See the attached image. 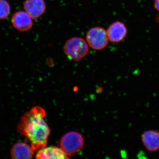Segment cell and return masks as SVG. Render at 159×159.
Masks as SVG:
<instances>
[{
    "instance_id": "6da1fadb",
    "label": "cell",
    "mask_w": 159,
    "mask_h": 159,
    "mask_svg": "<svg viewBox=\"0 0 159 159\" xmlns=\"http://www.w3.org/2000/svg\"><path fill=\"white\" fill-rule=\"evenodd\" d=\"M46 116L43 107H34L26 112L18 123V132L29 139L34 152L44 148L48 144L51 129L45 121Z\"/></svg>"
},
{
    "instance_id": "7a4b0ae2",
    "label": "cell",
    "mask_w": 159,
    "mask_h": 159,
    "mask_svg": "<svg viewBox=\"0 0 159 159\" xmlns=\"http://www.w3.org/2000/svg\"><path fill=\"white\" fill-rule=\"evenodd\" d=\"M63 50L70 59L79 61L88 54L89 45L82 38L73 37L66 42Z\"/></svg>"
},
{
    "instance_id": "3957f363",
    "label": "cell",
    "mask_w": 159,
    "mask_h": 159,
    "mask_svg": "<svg viewBox=\"0 0 159 159\" xmlns=\"http://www.w3.org/2000/svg\"><path fill=\"white\" fill-rule=\"evenodd\" d=\"M84 144L83 138L80 134L70 131L61 137L60 146L68 156H72L82 149Z\"/></svg>"
},
{
    "instance_id": "277c9868",
    "label": "cell",
    "mask_w": 159,
    "mask_h": 159,
    "mask_svg": "<svg viewBox=\"0 0 159 159\" xmlns=\"http://www.w3.org/2000/svg\"><path fill=\"white\" fill-rule=\"evenodd\" d=\"M87 43L93 50L100 51L105 48L108 43L107 31L101 27L92 28L87 33Z\"/></svg>"
},
{
    "instance_id": "5b68a950",
    "label": "cell",
    "mask_w": 159,
    "mask_h": 159,
    "mask_svg": "<svg viewBox=\"0 0 159 159\" xmlns=\"http://www.w3.org/2000/svg\"><path fill=\"white\" fill-rule=\"evenodd\" d=\"M32 20L33 19L25 11H19L12 15L11 23L15 29L18 31L25 32L32 28Z\"/></svg>"
},
{
    "instance_id": "8992f818",
    "label": "cell",
    "mask_w": 159,
    "mask_h": 159,
    "mask_svg": "<svg viewBox=\"0 0 159 159\" xmlns=\"http://www.w3.org/2000/svg\"><path fill=\"white\" fill-rule=\"evenodd\" d=\"M23 6L25 11L33 19L39 18L45 12L46 5L44 0H25Z\"/></svg>"
},
{
    "instance_id": "52a82bcc",
    "label": "cell",
    "mask_w": 159,
    "mask_h": 159,
    "mask_svg": "<svg viewBox=\"0 0 159 159\" xmlns=\"http://www.w3.org/2000/svg\"><path fill=\"white\" fill-rule=\"evenodd\" d=\"M107 31L110 41L112 43L120 42L126 36L127 29L124 23L116 21L109 26Z\"/></svg>"
},
{
    "instance_id": "ba28073f",
    "label": "cell",
    "mask_w": 159,
    "mask_h": 159,
    "mask_svg": "<svg viewBox=\"0 0 159 159\" xmlns=\"http://www.w3.org/2000/svg\"><path fill=\"white\" fill-rule=\"evenodd\" d=\"M142 144L150 152L159 150V131L150 129L145 131L142 135Z\"/></svg>"
},
{
    "instance_id": "9c48e42d",
    "label": "cell",
    "mask_w": 159,
    "mask_h": 159,
    "mask_svg": "<svg viewBox=\"0 0 159 159\" xmlns=\"http://www.w3.org/2000/svg\"><path fill=\"white\" fill-rule=\"evenodd\" d=\"M34 151L31 145L23 142H18L12 146L11 149L12 159H30L32 158Z\"/></svg>"
},
{
    "instance_id": "30bf717a",
    "label": "cell",
    "mask_w": 159,
    "mask_h": 159,
    "mask_svg": "<svg viewBox=\"0 0 159 159\" xmlns=\"http://www.w3.org/2000/svg\"><path fill=\"white\" fill-rule=\"evenodd\" d=\"M36 158L38 159H69L61 148L56 146L45 147L38 151Z\"/></svg>"
},
{
    "instance_id": "8fae6325",
    "label": "cell",
    "mask_w": 159,
    "mask_h": 159,
    "mask_svg": "<svg viewBox=\"0 0 159 159\" xmlns=\"http://www.w3.org/2000/svg\"><path fill=\"white\" fill-rule=\"evenodd\" d=\"M10 6L6 0H0V20H5L9 16Z\"/></svg>"
},
{
    "instance_id": "7c38bea8",
    "label": "cell",
    "mask_w": 159,
    "mask_h": 159,
    "mask_svg": "<svg viewBox=\"0 0 159 159\" xmlns=\"http://www.w3.org/2000/svg\"><path fill=\"white\" fill-rule=\"evenodd\" d=\"M154 6L156 9L159 11V0H154Z\"/></svg>"
}]
</instances>
